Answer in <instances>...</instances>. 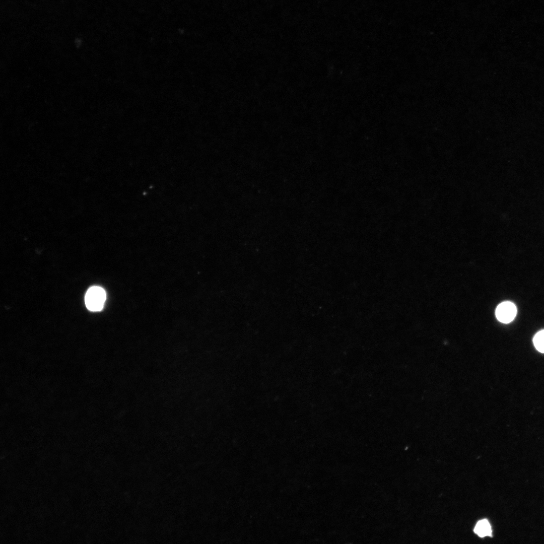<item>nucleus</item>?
Masks as SVG:
<instances>
[{
  "instance_id": "f257e3e1",
  "label": "nucleus",
  "mask_w": 544,
  "mask_h": 544,
  "mask_svg": "<svg viewBox=\"0 0 544 544\" xmlns=\"http://www.w3.org/2000/svg\"><path fill=\"white\" fill-rule=\"evenodd\" d=\"M106 300L105 290L98 286L90 288L85 297L87 308L92 311H98L102 309Z\"/></svg>"
},
{
  "instance_id": "f03ea898",
  "label": "nucleus",
  "mask_w": 544,
  "mask_h": 544,
  "mask_svg": "<svg viewBox=\"0 0 544 544\" xmlns=\"http://www.w3.org/2000/svg\"><path fill=\"white\" fill-rule=\"evenodd\" d=\"M495 313L499 321L508 323L512 321L516 316L517 309L513 303L505 301L500 303L497 306Z\"/></svg>"
},
{
  "instance_id": "7ed1b4c3",
  "label": "nucleus",
  "mask_w": 544,
  "mask_h": 544,
  "mask_svg": "<svg viewBox=\"0 0 544 544\" xmlns=\"http://www.w3.org/2000/svg\"><path fill=\"white\" fill-rule=\"evenodd\" d=\"M474 532L480 537L491 536L492 529L489 521L486 519L479 521L476 524Z\"/></svg>"
},
{
  "instance_id": "20e7f679",
  "label": "nucleus",
  "mask_w": 544,
  "mask_h": 544,
  "mask_svg": "<svg viewBox=\"0 0 544 544\" xmlns=\"http://www.w3.org/2000/svg\"><path fill=\"white\" fill-rule=\"evenodd\" d=\"M535 348L540 352L544 353V330L538 332L533 339Z\"/></svg>"
}]
</instances>
